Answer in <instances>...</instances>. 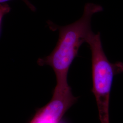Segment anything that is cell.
Wrapping results in <instances>:
<instances>
[{"mask_svg":"<svg viewBox=\"0 0 123 123\" xmlns=\"http://www.w3.org/2000/svg\"><path fill=\"white\" fill-rule=\"evenodd\" d=\"M102 6L89 3L85 6L81 18L75 22L65 26L49 23L51 28L57 29L59 37L55 49L49 56L40 58V66H51L55 74L57 84L53 93L65 94L72 92L68 83V74L71 64L76 57L80 46L86 42L91 31V22L93 15L102 11Z\"/></svg>","mask_w":123,"mask_h":123,"instance_id":"6da1fadb","label":"cell"},{"mask_svg":"<svg viewBox=\"0 0 123 123\" xmlns=\"http://www.w3.org/2000/svg\"><path fill=\"white\" fill-rule=\"evenodd\" d=\"M11 8L7 3H2L0 4V29L2 19L5 16L9 13Z\"/></svg>","mask_w":123,"mask_h":123,"instance_id":"3957f363","label":"cell"},{"mask_svg":"<svg viewBox=\"0 0 123 123\" xmlns=\"http://www.w3.org/2000/svg\"><path fill=\"white\" fill-rule=\"evenodd\" d=\"M9 0H0V4H2V3H5L6 2L8 1ZM21 0L23 1L30 9L32 10H34L35 9L34 7L31 4V3H30V2L28 0Z\"/></svg>","mask_w":123,"mask_h":123,"instance_id":"277c9868","label":"cell"},{"mask_svg":"<svg viewBox=\"0 0 123 123\" xmlns=\"http://www.w3.org/2000/svg\"><path fill=\"white\" fill-rule=\"evenodd\" d=\"M77 99L72 92L53 93L51 101L37 112L30 123H62L63 116Z\"/></svg>","mask_w":123,"mask_h":123,"instance_id":"7a4b0ae2","label":"cell"}]
</instances>
